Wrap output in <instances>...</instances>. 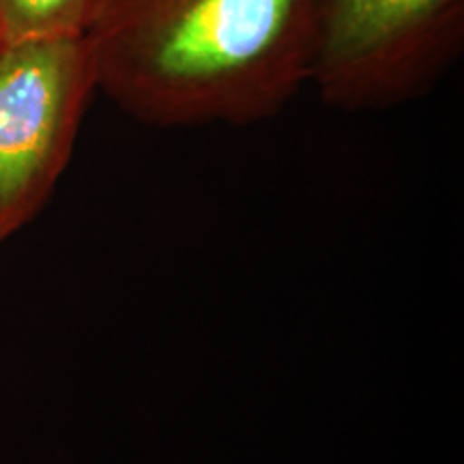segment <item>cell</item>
<instances>
[{"instance_id":"1","label":"cell","mask_w":464,"mask_h":464,"mask_svg":"<svg viewBox=\"0 0 464 464\" xmlns=\"http://www.w3.org/2000/svg\"><path fill=\"white\" fill-rule=\"evenodd\" d=\"M314 0H108L100 91L153 127L254 125L307 84Z\"/></svg>"},{"instance_id":"2","label":"cell","mask_w":464,"mask_h":464,"mask_svg":"<svg viewBox=\"0 0 464 464\" xmlns=\"http://www.w3.org/2000/svg\"><path fill=\"white\" fill-rule=\"evenodd\" d=\"M464 50V0H314L307 84L359 112L417 100Z\"/></svg>"},{"instance_id":"3","label":"cell","mask_w":464,"mask_h":464,"mask_svg":"<svg viewBox=\"0 0 464 464\" xmlns=\"http://www.w3.org/2000/svg\"><path fill=\"white\" fill-rule=\"evenodd\" d=\"M97 91L89 37L0 42V246L48 205Z\"/></svg>"},{"instance_id":"4","label":"cell","mask_w":464,"mask_h":464,"mask_svg":"<svg viewBox=\"0 0 464 464\" xmlns=\"http://www.w3.org/2000/svg\"><path fill=\"white\" fill-rule=\"evenodd\" d=\"M108 0H0V42L89 37Z\"/></svg>"}]
</instances>
